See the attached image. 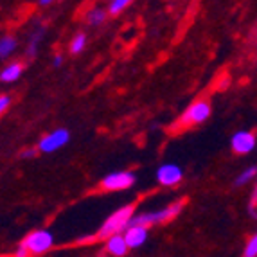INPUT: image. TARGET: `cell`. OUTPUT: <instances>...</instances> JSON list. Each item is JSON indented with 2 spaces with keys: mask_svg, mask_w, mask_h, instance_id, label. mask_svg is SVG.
<instances>
[{
  "mask_svg": "<svg viewBox=\"0 0 257 257\" xmlns=\"http://www.w3.org/2000/svg\"><path fill=\"white\" fill-rule=\"evenodd\" d=\"M61 61H63V58H61V56H56V58H54V67H60Z\"/></svg>",
  "mask_w": 257,
  "mask_h": 257,
  "instance_id": "44dd1931",
  "label": "cell"
},
{
  "mask_svg": "<svg viewBox=\"0 0 257 257\" xmlns=\"http://www.w3.org/2000/svg\"><path fill=\"white\" fill-rule=\"evenodd\" d=\"M132 2L133 0H110V4H108V13H110L111 17H115V15H119L120 11H124Z\"/></svg>",
  "mask_w": 257,
  "mask_h": 257,
  "instance_id": "9a60e30c",
  "label": "cell"
},
{
  "mask_svg": "<svg viewBox=\"0 0 257 257\" xmlns=\"http://www.w3.org/2000/svg\"><path fill=\"white\" fill-rule=\"evenodd\" d=\"M232 150L239 155H246L255 148V135L252 132H237L234 133V137L230 141Z\"/></svg>",
  "mask_w": 257,
  "mask_h": 257,
  "instance_id": "ba28073f",
  "label": "cell"
},
{
  "mask_svg": "<svg viewBox=\"0 0 257 257\" xmlns=\"http://www.w3.org/2000/svg\"><path fill=\"white\" fill-rule=\"evenodd\" d=\"M133 212H135V207L126 205L122 209L115 210L113 214L108 216V219L103 223V227L99 228L97 232V239H106V237L113 236V234H120L130 227V221L133 218Z\"/></svg>",
  "mask_w": 257,
  "mask_h": 257,
  "instance_id": "6da1fadb",
  "label": "cell"
},
{
  "mask_svg": "<svg viewBox=\"0 0 257 257\" xmlns=\"http://www.w3.org/2000/svg\"><path fill=\"white\" fill-rule=\"evenodd\" d=\"M86 47V35L85 33H79V35H76L72 38V42H70V52L72 54H79V52H83V49Z\"/></svg>",
  "mask_w": 257,
  "mask_h": 257,
  "instance_id": "5bb4252c",
  "label": "cell"
},
{
  "mask_svg": "<svg viewBox=\"0 0 257 257\" xmlns=\"http://www.w3.org/2000/svg\"><path fill=\"white\" fill-rule=\"evenodd\" d=\"M54 0H38V4L40 6H49V4H52Z\"/></svg>",
  "mask_w": 257,
  "mask_h": 257,
  "instance_id": "7402d4cb",
  "label": "cell"
},
{
  "mask_svg": "<svg viewBox=\"0 0 257 257\" xmlns=\"http://www.w3.org/2000/svg\"><path fill=\"white\" fill-rule=\"evenodd\" d=\"M9 103H11V99H9V95H2L0 97V113H4L6 110L9 108Z\"/></svg>",
  "mask_w": 257,
  "mask_h": 257,
  "instance_id": "ffe728a7",
  "label": "cell"
},
{
  "mask_svg": "<svg viewBox=\"0 0 257 257\" xmlns=\"http://www.w3.org/2000/svg\"><path fill=\"white\" fill-rule=\"evenodd\" d=\"M184 178V173L176 164H162V166L157 169V180L159 184L166 185V187H175L178 185Z\"/></svg>",
  "mask_w": 257,
  "mask_h": 257,
  "instance_id": "52a82bcc",
  "label": "cell"
},
{
  "mask_svg": "<svg viewBox=\"0 0 257 257\" xmlns=\"http://www.w3.org/2000/svg\"><path fill=\"white\" fill-rule=\"evenodd\" d=\"M22 70H24V65L22 63H11L8 65L2 72H0V81L2 83H13L17 81L18 77L22 76Z\"/></svg>",
  "mask_w": 257,
  "mask_h": 257,
  "instance_id": "8fae6325",
  "label": "cell"
},
{
  "mask_svg": "<svg viewBox=\"0 0 257 257\" xmlns=\"http://www.w3.org/2000/svg\"><path fill=\"white\" fill-rule=\"evenodd\" d=\"M210 115V104L207 101H196L185 110V113L180 117V124L184 126H193V124H202L209 119Z\"/></svg>",
  "mask_w": 257,
  "mask_h": 257,
  "instance_id": "5b68a950",
  "label": "cell"
},
{
  "mask_svg": "<svg viewBox=\"0 0 257 257\" xmlns=\"http://www.w3.org/2000/svg\"><path fill=\"white\" fill-rule=\"evenodd\" d=\"M104 18H106V13H104L103 9H92L90 13L86 15V22L90 24V26H101L104 22Z\"/></svg>",
  "mask_w": 257,
  "mask_h": 257,
  "instance_id": "2e32d148",
  "label": "cell"
},
{
  "mask_svg": "<svg viewBox=\"0 0 257 257\" xmlns=\"http://www.w3.org/2000/svg\"><path fill=\"white\" fill-rule=\"evenodd\" d=\"M257 203V185H255V191H253V194H252V205H255Z\"/></svg>",
  "mask_w": 257,
  "mask_h": 257,
  "instance_id": "603a6c76",
  "label": "cell"
},
{
  "mask_svg": "<svg viewBox=\"0 0 257 257\" xmlns=\"http://www.w3.org/2000/svg\"><path fill=\"white\" fill-rule=\"evenodd\" d=\"M182 209H184V200L180 202H175L171 203L169 207L166 209H160V210H155V212H144V214H139V216H133L130 225H159V223H167L171 221L173 218L180 214Z\"/></svg>",
  "mask_w": 257,
  "mask_h": 257,
  "instance_id": "7a4b0ae2",
  "label": "cell"
},
{
  "mask_svg": "<svg viewBox=\"0 0 257 257\" xmlns=\"http://www.w3.org/2000/svg\"><path fill=\"white\" fill-rule=\"evenodd\" d=\"M38 148H31V150H24V151H22V153H20V157H22V159H35V157H36V155H38Z\"/></svg>",
  "mask_w": 257,
  "mask_h": 257,
  "instance_id": "d6986e66",
  "label": "cell"
},
{
  "mask_svg": "<svg viewBox=\"0 0 257 257\" xmlns=\"http://www.w3.org/2000/svg\"><path fill=\"white\" fill-rule=\"evenodd\" d=\"M20 244L26 246L29 250V253L38 255V253H45L51 248L52 244H54V237H52V234L49 230H35L31 232Z\"/></svg>",
  "mask_w": 257,
  "mask_h": 257,
  "instance_id": "3957f363",
  "label": "cell"
},
{
  "mask_svg": "<svg viewBox=\"0 0 257 257\" xmlns=\"http://www.w3.org/2000/svg\"><path fill=\"white\" fill-rule=\"evenodd\" d=\"M124 237L130 248H139L148 241V227L146 225H130L124 230Z\"/></svg>",
  "mask_w": 257,
  "mask_h": 257,
  "instance_id": "9c48e42d",
  "label": "cell"
},
{
  "mask_svg": "<svg viewBox=\"0 0 257 257\" xmlns=\"http://www.w3.org/2000/svg\"><path fill=\"white\" fill-rule=\"evenodd\" d=\"M69 141H70L69 130H63V128L54 130V132H51L49 135H45V137L40 141L38 150L42 151V153H54V151H58L60 148H63Z\"/></svg>",
  "mask_w": 257,
  "mask_h": 257,
  "instance_id": "8992f818",
  "label": "cell"
},
{
  "mask_svg": "<svg viewBox=\"0 0 257 257\" xmlns=\"http://www.w3.org/2000/svg\"><path fill=\"white\" fill-rule=\"evenodd\" d=\"M243 255L244 257H255L257 255V234L252 236V239L246 243V248L243 250Z\"/></svg>",
  "mask_w": 257,
  "mask_h": 257,
  "instance_id": "ac0fdd59",
  "label": "cell"
},
{
  "mask_svg": "<svg viewBox=\"0 0 257 257\" xmlns=\"http://www.w3.org/2000/svg\"><path fill=\"white\" fill-rule=\"evenodd\" d=\"M106 250L111 255H117V257L126 255V252L130 250V244L126 241L124 234L120 232V234H113V236L106 237Z\"/></svg>",
  "mask_w": 257,
  "mask_h": 257,
  "instance_id": "30bf717a",
  "label": "cell"
},
{
  "mask_svg": "<svg viewBox=\"0 0 257 257\" xmlns=\"http://www.w3.org/2000/svg\"><path fill=\"white\" fill-rule=\"evenodd\" d=\"M135 180H137V176L132 171H115L104 176L103 182H101V187L104 191H124V189L133 187Z\"/></svg>",
  "mask_w": 257,
  "mask_h": 257,
  "instance_id": "277c9868",
  "label": "cell"
},
{
  "mask_svg": "<svg viewBox=\"0 0 257 257\" xmlns=\"http://www.w3.org/2000/svg\"><path fill=\"white\" fill-rule=\"evenodd\" d=\"M257 176V167L255 166H250L246 167L243 173H241L239 176L236 178V182H234V185H244V184H248L250 180H253Z\"/></svg>",
  "mask_w": 257,
  "mask_h": 257,
  "instance_id": "4fadbf2b",
  "label": "cell"
},
{
  "mask_svg": "<svg viewBox=\"0 0 257 257\" xmlns=\"http://www.w3.org/2000/svg\"><path fill=\"white\" fill-rule=\"evenodd\" d=\"M42 31H36L35 35H33V38H31V42H29V49H27V54L33 58V56L36 54V49H38V42L42 40Z\"/></svg>",
  "mask_w": 257,
  "mask_h": 257,
  "instance_id": "e0dca14e",
  "label": "cell"
},
{
  "mask_svg": "<svg viewBox=\"0 0 257 257\" xmlns=\"http://www.w3.org/2000/svg\"><path fill=\"white\" fill-rule=\"evenodd\" d=\"M15 47H17V40L13 36H2V40H0V58L6 60L15 51Z\"/></svg>",
  "mask_w": 257,
  "mask_h": 257,
  "instance_id": "7c38bea8",
  "label": "cell"
}]
</instances>
